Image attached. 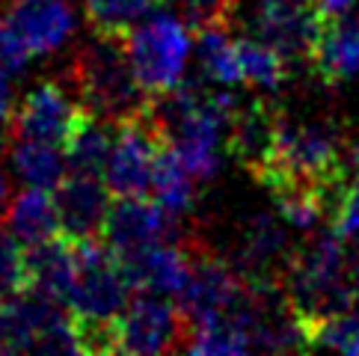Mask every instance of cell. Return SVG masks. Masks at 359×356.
<instances>
[{"mask_svg": "<svg viewBox=\"0 0 359 356\" xmlns=\"http://www.w3.org/2000/svg\"><path fill=\"white\" fill-rule=\"evenodd\" d=\"M238 57H241L243 83H250L255 89H279L291 74V62L276 48L264 45L255 36L238 39Z\"/></svg>", "mask_w": 359, "mask_h": 356, "instance_id": "22", "label": "cell"}, {"mask_svg": "<svg viewBox=\"0 0 359 356\" xmlns=\"http://www.w3.org/2000/svg\"><path fill=\"white\" fill-rule=\"evenodd\" d=\"M190 327L178 303L166 294L140 291L113 324V350L116 353H175L187 350Z\"/></svg>", "mask_w": 359, "mask_h": 356, "instance_id": "6", "label": "cell"}, {"mask_svg": "<svg viewBox=\"0 0 359 356\" xmlns=\"http://www.w3.org/2000/svg\"><path fill=\"white\" fill-rule=\"evenodd\" d=\"M18 4H27V0H18Z\"/></svg>", "mask_w": 359, "mask_h": 356, "instance_id": "33", "label": "cell"}, {"mask_svg": "<svg viewBox=\"0 0 359 356\" xmlns=\"http://www.w3.org/2000/svg\"><path fill=\"white\" fill-rule=\"evenodd\" d=\"M21 291H27V247L9 228H0V300Z\"/></svg>", "mask_w": 359, "mask_h": 356, "instance_id": "26", "label": "cell"}, {"mask_svg": "<svg viewBox=\"0 0 359 356\" xmlns=\"http://www.w3.org/2000/svg\"><path fill=\"white\" fill-rule=\"evenodd\" d=\"M309 69L327 86L348 83L359 74V18H324L318 42L309 54Z\"/></svg>", "mask_w": 359, "mask_h": 356, "instance_id": "15", "label": "cell"}, {"mask_svg": "<svg viewBox=\"0 0 359 356\" xmlns=\"http://www.w3.org/2000/svg\"><path fill=\"white\" fill-rule=\"evenodd\" d=\"M9 205H12V182L4 172V167H0V220H6Z\"/></svg>", "mask_w": 359, "mask_h": 356, "instance_id": "31", "label": "cell"}, {"mask_svg": "<svg viewBox=\"0 0 359 356\" xmlns=\"http://www.w3.org/2000/svg\"><path fill=\"white\" fill-rule=\"evenodd\" d=\"M241 0H175V12L190 33L229 30L238 18Z\"/></svg>", "mask_w": 359, "mask_h": 356, "instance_id": "25", "label": "cell"}, {"mask_svg": "<svg viewBox=\"0 0 359 356\" xmlns=\"http://www.w3.org/2000/svg\"><path fill=\"white\" fill-rule=\"evenodd\" d=\"M12 78L4 66H0V122L12 119V110H15V89H12Z\"/></svg>", "mask_w": 359, "mask_h": 356, "instance_id": "29", "label": "cell"}, {"mask_svg": "<svg viewBox=\"0 0 359 356\" xmlns=\"http://www.w3.org/2000/svg\"><path fill=\"white\" fill-rule=\"evenodd\" d=\"M78 276L69 297V309L78 327L107 329L119 321V315L131 303V279H128L119 252L107 247L104 238L74 240Z\"/></svg>", "mask_w": 359, "mask_h": 356, "instance_id": "3", "label": "cell"}, {"mask_svg": "<svg viewBox=\"0 0 359 356\" xmlns=\"http://www.w3.org/2000/svg\"><path fill=\"white\" fill-rule=\"evenodd\" d=\"M327 226H330L339 238L359 244V175L348 184V190H344V196H341V202H339L336 214L330 217Z\"/></svg>", "mask_w": 359, "mask_h": 356, "instance_id": "27", "label": "cell"}, {"mask_svg": "<svg viewBox=\"0 0 359 356\" xmlns=\"http://www.w3.org/2000/svg\"><path fill=\"white\" fill-rule=\"evenodd\" d=\"M113 137H116V122L101 119L95 113L86 110V116L81 119L78 131L69 137L66 149V160H69V172L74 175H98L104 178L107 170V158L113 149Z\"/></svg>", "mask_w": 359, "mask_h": 356, "instance_id": "19", "label": "cell"}, {"mask_svg": "<svg viewBox=\"0 0 359 356\" xmlns=\"http://www.w3.org/2000/svg\"><path fill=\"white\" fill-rule=\"evenodd\" d=\"M318 12L324 18H341V15H351L353 9V0H315Z\"/></svg>", "mask_w": 359, "mask_h": 356, "instance_id": "30", "label": "cell"}, {"mask_svg": "<svg viewBox=\"0 0 359 356\" xmlns=\"http://www.w3.org/2000/svg\"><path fill=\"white\" fill-rule=\"evenodd\" d=\"M163 4L166 0H83V12L89 30L128 36L140 21L155 15Z\"/></svg>", "mask_w": 359, "mask_h": 356, "instance_id": "21", "label": "cell"}, {"mask_svg": "<svg viewBox=\"0 0 359 356\" xmlns=\"http://www.w3.org/2000/svg\"><path fill=\"white\" fill-rule=\"evenodd\" d=\"M324 27L315 0H259L252 12V36L276 48L291 66L306 62Z\"/></svg>", "mask_w": 359, "mask_h": 356, "instance_id": "8", "label": "cell"}, {"mask_svg": "<svg viewBox=\"0 0 359 356\" xmlns=\"http://www.w3.org/2000/svg\"><path fill=\"white\" fill-rule=\"evenodd\" d=\"M344 244L348 240L327 226V232L294 249L288 273L282 279V291L303 327L320 317L351 312L356 306L359 276Z\"/></svg>", "mask_w": 359, "mask_h": 356, "instance_id": "1", "label": "cell"}, {"mask_svg": "<svg viewBox=\"0 0 359 356\" xmlns=\"http://www.w3.org/2000/svg\"><path fill=\"white\" fill-rule=\"evenodd\" d=\"M128 54L140 86L149 95H163L182 86L187 57H190V30L182 18L151 15L143 27L128 33Z\"/></svg>", "mask_w": 359, "mask_h": 356, "instance_id": "4", "label": "cell"}, {"mask_svg": "<svg viewBox=\"0 0 359 356\" xmlns=\"http://www.w3.org/2000/svg\"><path fill=\"white\" fill-rule=\"evenodd\" d=\"M119 259L137 291H151V294H166V297H178V291L187 285L190 271H194L190 238L161 240V244L143 247Z\"/></svg>", "mask_w": 359, "mask_h": 356, "instance_id": "11", "label": "cell"}, {"mask_svg": "<svg viewBox=\"0 0 359 356\" xmlns=\"http://www.w3.org/2000/svg\"><path fill=\"white\" fill-rule=\"evenodd\" d=\"M83 116L86 107L74 95V89L62 81L48 78L24 93V98L12 110L9 128L12 139H39L50 146H66Z\"/></svg>", "mask_w": 359, "mask_h": 356, "instance_id": "7", "label": "cell"}, {"mask_svg": "<svg viewBox=\"0 0 359 356\" xmlns=\"http://www.w3.org/2000/svg\"><path fill=\"white\" fill-rule=\"evenodd\" d=\"M175 220V214L166 211L158 199L149 202L146 196H116L101 238L119 256H128V252L161 244V240H187L178 232Z\"/></svg>", "mask_w": 359, "mask_h": 356, "instance_id": "9", "label": "cell"}, {"mask_svg": "<svg viewBox=\"0 0 359 356\" xmlns=\"http://www.w3.org/2000/svg\"><path fill=\"white\" fill-rule=\"evenodd\" d=\"M57 208H60V228L72 240H93L104 235V223L113 205L110 187L98 175H74L62 182L57 190Z\"/></svg>", "mask_w": 359, "mask_h": 356, "instance_id": "12", "label": "cell"}, {"mask_svg": "<svg viewBox=\"0 0 359 356\" xmlns=\"http://www.w3.org/2000/svg\"><path fill=\"white\" fill-rule=\"evenodd\" d=\"M74 276H78V256L72 238L60 232L57 238L27 247V291L69 306Z\"/></svg>", "mask_w": 359, "mask_h": 356, "instance_id": "16", "label": "cell"}, {"mask_svg": "<svg viewBox=\"0 0 359 356\" xmlns=\"http://www.w3.org/2000/svg\"><path fill=\"white\" fill-rule=\"evenodd\" d=\"M306 336V350H341L359 356V315L353 312H341V315H330L312 321L303 327Z\"/></svg>", "mask_w": 359, "mask_h": 356, "instance_id": "24", "label": "cell"}, {"mask_svg": "<svg viewBox=\"0 0 359 356\" xmlns=\"http://www.w3.org/2000/svg\"><path fill=\"white\" fill-rule=\"evenodd\" d=\"M282 107L267 98H250L247 104H238L232 122L226 128V151L232 155L252 178L271 163L276 151Z\"/></svg>", "mask_w": 359, "mask_h": 356, "instance_id": "10", "label": "cell"}, {"mask_svg": "<svg viewBox=\"0 0 359 356\" xmlns=\"http://www.w3.org/2000/svg\"><path fill=\"white\" fill-rule=\"evenodd\" d=\"M6 18L33 57L57 54L74 33V9L69 0H27L6 9Z\"/></svg>", "mask_w": 359, "mask_h": 356, "instance_id": "14", "label": "cell"}, {"mask_svg": "<svg viewBox=\"0 0 359 356\" xmlns=\"http://www.w3.org/2000/svg\"><path fill=\"white\" fill-rule=\"evenodd\" d=\"M353 264H356V276H359V259H353Z\"/></svg>", "mask_w": 359, "mask_h": 356, "instance_id": "32", "label": "cell"}, {"mask_svg": "<svg viewBox=\"0 0 359 356\" xmlns=\"http://www.w3.org/2000/svg\"><path fill=\"white\" fill-rule=\"evenodd\" d=\"M30 48L24 45V39L18 36V30L9 24L6 15H0V66L9 74H21L30 62Z\"/></svg>", "mask_w": 359, "mask_h": 356, "instance_id": "28", "label": "cell"}, {"mask_svg": "<svg viewBox=\"0 0 359 356\" xmlns=\"http://www.w3.org/2000/svg\"><path fill=\"white\" fill-rule=\"evenodd\" d=\"M294 259V247L288 244V235L279 220L271 214H255L243 226L241 249H238V267L252 282H276L288 273V264Z\"/></svg>", "mask_w": 359, "mask_h": 356, "instance_id": "13", "label": "cell"}, {"mask_svg": "<svg viewBox=\"0 0 359 356\" xmlns=\"http://www.w3.org/2000/svg\"><path fill=\"white\" fill-rule=\"evenodd\" d=\"M194 182H196L194 172L184 167V160L175 151V146L166 143L161 149L158 160H155V175H151V196H155L170 214L182 217V214L190 211V205H194V199H196Z\"/></svg>", "mask_w": 359, "mask_h": 356, "instance_id": "20", "label": "cell"}, {"mask_svg": "<svg viewBox=\"0 0 359 356\" xmlns=\"http://www.w3.org/2000/svg\"><path fill=\"white\" fill-rule=\"evenodd\" d=\"M170 143L158 119L146 107L137 116L116 122V137L107 158L104 182L113 196H149L151 175H155V160L161 149Z\"/></svg>", "mask_w": 359, "mask_h": 356, "instance_id": "5", "label": "cell"}, {"mask_svg": "<svg viewBox=\"0 0 359 356\" xmlns=\"http://www.w3.org/2000/svg\"><path fill=\"white\" fill-rule=\"evenodd\" d=\"M9 163H12V172L27 187L57 190L69 178L66 149L39 143V139H12Z\"/></svg>", "mask_w": 359, "mask_h": 356, "instance_id": "18", "label": "cell"}, {"mask_svg": "<svg viewBox=\"0 0 359 356\" xmlns=\"http://www.w3.org/2000/svg\"><path fill=\"white\" fill-rule=\"evenodd\" d=\"M6 228L24 247L57 238L62 228H60V208H57L54 190L27 187V190H21L18 196H12V205L6 214Z\"/></svg>", "mask_w": 359, "mask_h": 356, "instance_id": "17", "label": "cell"}, {"mask_svg": "<svg viewBox=\"0 0 359 356\" xmlns=\"http://www.w3.org/2000/svg\"><path fill=\"white\" fill-rule=\"evenodd\" d=\"M199 39V66L205 71V78L223 86L243 83L241 71V57H238V39L229 36V30H211L196 36Z\"/></svg>", "mask_w": 359, "mask_h": 356, "instance_id": "23", "label": "cell"}, {"mask_svg": "<svg viewBox=\"0 0 359 356\" xmlns=\"http://www.w3.org/2000/svg\"><path fill=\"white\" fill-rule=\"evenodd\" d=\"M69 86L81 104L101 119L125 122L149 107L151 95L140 86L131 54H128V36L95 33L83 39L69 62Z\"/></svg>", "mask_w": 359, "mask_h": 356, "instance_id": "2", "label": "cell"}]
</instances>
